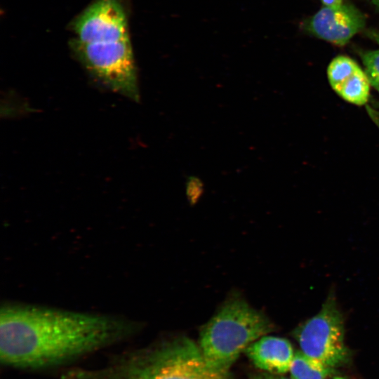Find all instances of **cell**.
I'll list each match as a JSON object with an SVG mask.
<instances>
[{
	"mask_svg": "<svg viewBox=\"0 0 379 379\" xmlns=\"http://www.w3.org/2000/svg\"><path fill=\"white\" fill-rule=\"evenodd\" d=\"M136 328L112 316L6 304L0 312V361L21 370L57 368L127 339Z\"/></svg>",
	"mask_w": 379,
	"mask_h": 379,
	"instance_id": "6da1fadb",
	"label": "cell"
},
{
	"mask_svg": "<svg viewBox=\"0 0 379 379\" xmlns=\"http://www.w3.org/2000/svg\"><path fill=\"white\" fill-rule=\"evenodd\" d=\"M61 379H230L206 361L199 346L180 337L157 346L119 354L95 368L71 367Z\"/></svg>",
	"mask_w": 379,
	"mask_h": 379,
	"instance_id": "7a4b0ae2",
	"label": "cell"
},
{
	"mask_svg": "<svg viewBox=\"0 0 379 379\" xmlns=\"http://www.w3.org/2000/svg\"><path fill=\"white\" fill-rule=\"evenodd\" d=\"M273 328L265 314L244 300L233 298L203 326L199 346L213 369L229 374L241 352Z\"/></svg>",
	"mask_w": 379,
	"mask_h": 379,
	"instance_id": "3957f363",
	"label": "cell"
},
{
	"mask_svg": "<svg viewBox=\"0 0 379 379\" xmlns=\"http://www.w3.org/2000/svg\"><path fill=\"white\" fill-rule=\"evenodd\" d=\"M70 46L81 64L102 85L133 101H140L130 40L84 43L74 39Z\"/></svg>",
	"mask_w": 379,
	"mask_h": 379,
	"instance_id": "277c9868",
	"label": "cell"
},
{
	"mask_svg": "<svg viewBox=\"0 0 379 379\" xmlns=\"http://www.w3.org/2000/svg\"><path fill=\"white\" fill-rule=\"evenodd\" d=\"M293 335L300 351L327 366L335 368L350 359L343 314L333 293H329L321 310L298 326Z\"/></svg>",
	"mask_w": 379,
	"mask_h": 379,
	"instance_id": "5b68a950",
	"label": "cell"
},
{
	"mask_svg": "<svg viewBox=\"0 0 379 379\" xmlns=\"http://www.w3.org/2000/svg\"><path fill=\"white\" fill-rule=\"evenodd\" d=\"M77 40L84 43L129 40L124 9L117 0H98L72 23Z\"/></svg>",
	"mask_w": 379,
	"mask_h": 379,
	"instance_id": "8992f818",
	"label": "cell"
},
{
	"mask_svg": "<svg viewBox=\"0 0 379 379\" xmlns=\"http://www.w3.org/2000/svg\"><path fill=\"white\" fill-rule=\"evenodd\" d=\"M364 24L361 12L343 3L339 6H323L305 22V29L319 39L343 46L363 29Z\"/></svg>",
	"mask_w": 379,
	"mask_h": 379,
	"instance_id": "52a82bcc",
	"label": "cell"
},
{
	"mask_svg": "<svg viewBox=\"0 0 379 379\" xmlns=\"http://www.w3.org/2000/svg\"><path fill=\"white\" fill-rule=\"evenodd\" d=\"M244 353L258 368L278 375L289 371L295 354L288 340L265 335L248 346Z\"/></svg>",
	"mask_w": 379,
	"mask_h": 379,
	"instance_id": "ba28073f",
	"label": "cell"
},
{
	"mask_svg": "<svg viewBox=\"0 0 379 379\" xmlns=\"http://www.w3.org/2000/svg\"><path fill=\"white\" fill-rule=\"evenodd\" d=\"M289 372L291 379H328L336 374L335 368L307 357L302 351L295 352Z\"/></svg>",
	"mask_w": 379,
	"mask_h": 379,
	"instance_id": "9c48e42d",
	"label": "cell"
},
{
	"mask_svg": "<svg viewBox=\"0 0 379 379\" xmlns=\"http://www.w3.org/2000/svg\"><path fill=\"white\" fill-rule=\"evenodd\" d=\"M370 81L361 68L334 89L345 100L357 105H364L368 99Z\"/></svg>",
	"mask_w": 379,
	"mask_h": 379,
	"instance_id": "30bf717a",
	"label": "cell"
},
{
	"mask_svg": "<svg viewBox=\"0 0 379 379\" xmlns=\"http://www.w3.org/2000/svg\"><path fill=\"white\" fill-rule=\"evenodd\" d=\"M360 67L349 57L339 55L333 58L327 69L329 83L334 90L352 76Z\"/></svg>",
	"mask_w": 379,
	"mask_h": 379,
	"instance_id": "8fae6325",
	"label": "cell"
},
{
	"mask_svg": "<svg viewBox=\"0 0 379 379\" xmlns=\"http://www.w3.org/2000/svg\"><path fill=\"white\" fill-rule=\"evenodd\" d=\"M361 59L371 84L379 91V49L363 53Z\"/></svg>",
	"mask_w": 379,
	"mask_h": 379,
	"instance_id": "7c38bea8",
	"label": "cell"
},
{
	"mask_svg": "<svg viewBox=\"0 0 379 379\" xmlns=\"http://www.w3.org/2000/svg\"><path fill=\"white\" fill-rule=\"evenodd\" d=\"M187 180L186 190L187 195L191 198V200L196 199L202 192L203 183L196 176H190Z\"/></svg>",
	"mask_w": 379,
	"mask_h": 379,
	"instance_id": "4fadbf2b",
	"label": "cell"
},
{
	"mask_svg": "<svg viewBox=\"0 0 379 379\" xmlns=\"http://www.w3.org/2000/svg\"><path fill=\"white\" fill-rule=\"evenodd\" d=\"M251 379H289L286 377L281 376L278 374H273L267 372H261L253 374Z\"/></svg>",
	"mask_w": 379,
	"mask_h": 379,
	"instance_id": "5bb4252c",
	"label": "cell"
},
{
	"mask_svg": "<svg viewBox=\"0 0 379 379\" xmlns=\"http://www.w3.org/2000/svg\"><path fill=\"white\" fill-rule=\"evenodd\" d=\"M323 6H339L343 4L344 0H321Z\"/></svg>",
	"mask_w": 379,
	"mask_h": 379,
	"instance_id": "9a60e30c",
	"label": "cell"
},
{
	"mask_svg": "<svg viewBox=\"0 0 379 379\" xmlns=\"http://www.w3.org/2000/svg\"><path fill=\"white\" fill-rule=\"evenodd\" d=\"M368 35L369 36L370 38H371L373 41H375L379 46V32L370 31L368 32Z\"/></svg>",
	"mask_w": 379,
	"mask_h": 379,
	"instance_id": "2e32d148",
	"label": "cell"
},
{
	"mask_svg": "<svg viewBox=\"0 0 379 379\" xmlns=\"http://www.w3.org/2000/svg\"><path fill=\"white\" fill-rule=\"evenodd\" d=\"M328 379H347L345 377L337 375L336 374L330 377Z\"/></svg>",
	"mask_w": 379,
	"mask_h": 379,
	"instance_id": "e0dca14e",
	"label": "cell"
},
{
	"mask_svg": "<svg viewBox=\"0 0 379 379\" xmlns=\"http://www.w3.org/2000/svg\"><path fill=\"white\" fill-rule=\"evenodd\" d=\"M371 1L377 7L379 8V0H371Z\"/></svg>",
	"mask_w": 379,
	"mask_h": 379,
	"instance_id": "ac0fdd59",
	"label": "cell"
}]
</instances>
